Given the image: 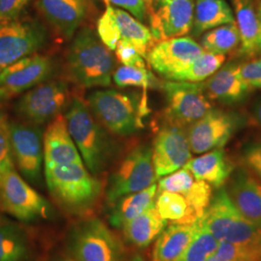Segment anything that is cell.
Returning a JSON list of instances; mask_svg holds the SVG:
<instances>
[{"mask_svg": "<svg viewBox=\"0 0 261 261\" xmlns=\"http://www.w3.org/2000/svg\"><path fill=\"white\" fill-rule=\"evenodd\" d=\"M152 261H161L160 259H158L157 257H155V256H153V260Z\"/></svg>", "mask_w": 261, "mask_h": 261, "instance_id": "cell-50", "label": "cell"}, {"mask_svg": "<svg viewBox=\"0 0 261 261\" xmlns=\"http://www.w3.org/2000/svg\"><path fill=\"white\" fill-rule=\"evenodd\" d=\"M224 60L225 56L203 51L184 72L175 77L174 82H202L207 77L214 75L224 64Z\"/></svg>", "mask_w": 261, "mask_h": 261, "instance_id": "cell-33", "label": "cell"}, {"mask_svg": "<svg viewBox=\"0 0 261 261\" xmlns=\"http://www.w3.org/2000/svg\"><path fill=\"white\" fill-rule=\"evenodd\" d=\"M114 15L122 40L130 43L143 58H146L156 40L151 30L140 20L122 9L114 8Z\"/></svg>", "mask_w": 261, "mask_h": 261, "instance_id": "cell-29", "label": "cell"}, {"mask_svg": "<svg viewBox=\"0 0 261 261\" xmlns=\"http://www.w3.org/2000/svg\"><path fill=\"white\" fill-rule=\"evenodd\" d=\"M29 255L28 237L19 225L0 224V261H25Z\"/></svg>", "mask_w": 261, "mask_h": 261, "instance_id": "cell-31", "label": "cell"}, {"mask_svg": "<svg viewBox=\"0 0 261 261\" xmlns=\"http://www.w3.org/2000/svg\"><path fill=\"white\" fill-rule=\"evenodd\" d=\"M144 1H145L146 8H147V13H148V11L151 9V7H152V5H153V3H154L155 0H144Z\"/></svg>", "mask_w": 261, "mask_h": 261, "instance_id": "cell-47", "label": "cell"}, {"mask_svg": "<svg viewBox=\"0 0 261 261\" xmlns=\"http://www.w3.org/2000/svg\"><path fill=\"white\" fill-rule=\"evenodd\" d=\"M203 51L201 46L192 38H171L157 42L146 59L159 75L168 81H174Z\"/></svg>", "mask_w": 261, "mask_h": 261, "instance_id": "cell-12", "label": "cell"}, {"mask_svg": "<svg viewBox=\"0 0 261 261\" xmlns=\"http://www.w3.org/2000/svg\"><path fill=\"white\" fill-rule=\"evenodd\" d=\"M225 188H220L213 195L203 217L199 220L206 229L222 242L230 225L240 216Z\"/></svg>", "mask_w": 261, "mask_h": 261, "instance_id": "cell-23", "label": "cell"}, {"mask_svg": "<svg viewBox=\"0 0 261 261\" xmlns=\"http://www.w3.org/2000/svg\"><path fill=\"white\" fill-rule=\"evenodd\" d=\"M65 118L84 166L93 175L99 174L112 160L114 152L112 139L89 106L79 98L70 103Z\"/></svg>", "mask_w": 261, "mask_h": 261, "instance_id": "cell-1", "label": "cell"}, {"mask_svg": "<svg viewBox=\"0 0 261 261\" xmlns=\"http://www.w3.org/2000/svg\"><path fill=\"white\" fill-rule=\"evenodd\" d=\"M240 67V75L251 89H261V58L252 59Z\"/></svg>", "mask_w": 261, "mask_h": 261, "instance_id": "cell-40", "label": "cell"}, {"mask_svg": "<svg viewBox=\"0 0 261 261\" xmlns=\"http://www.w3.org/2000/svg\"><path fill=\"white\" fill-rule=\"evenodd\" d=\"M168 225L157 211L155 203L143 213L125 224L122 229L127 242L140 249L148 247L155 241Z\"/></svg>", "mask_w": 261, "mask_h": 261, "instance_id": "cell-25", "label": "cell"}, {"mask_svg": "<svg viewBox=\"0 0 261 261\" xmlns=\"http://www.w3.org/2000/svg\"><path fill=\"white\" fill-rule=\"evenodd\" d=\"M53 70L47 56L31 55L21 58L0 72V91L8 98L45 82Z\"/></svg>", "mask_w": 261, "mask_h": 261, "instance_id": "cell-16", "label": "cell"}, {"mask_svg": "<svg viewBox=\"0 0 261 261\" xmlns=\"http://www.w3.org/2000/svg\"><path fill=\"white\" fill-rule=\"evenodd\" d=\"M155 207L160 216L171 224H193L199 220L180 194L171 192H158Z\"/></svg>", "mask_w": 261, "mask_h": 261, "instance_id": "cell-30", "label": "cell"}, {"mask_svg": "<svg viewBox=\"0 0 261 261\" xmlns=\"http://www.w3.org/2000/svg\"><path fill=\"white\" fill-rule=\"evenodd\" d=\"M196 178L188 168L183 167L167 176L160 178L158 183V192H171L184 195L187 191L193 186Z\"/></svg>", "mask_w": 261, "mask_h": 261, "instance_id": "cell-38", "label": "cell"}, {"mask_svg": "<svg viewBox=\"0 0 261 261\" xmlns=\"http://www.w3.org/2000/svg\"><path fill=\"white\" fill-rule=\"evenodd\" d=\"M70 93L65 83L48 81L28 90L16 105V112L33 125L51 121L69 106Z\"/></svg>", "mask_w": 261, "mask_h": 261, "instance_id": "cell-9", "label": "cell"}, {"mask_svg": "<svg viewBox=\"0 0 261 261\" xmlns=\"http://www.w3.org/2000/svg\"><path fill=\"white\" fill-rule=\"evenodd\" d=\"M191 159L192 150L183 128L167 124L159 130L152 148V161L157 179L185 167Z\"/></svg>", "mask_w": 261, "mask_h": 261, "instance_id": "cell-14", "label": "cell"}, {"mask_svg": "<svg viewBox=\"0 0 261 261\" xmlns=\"http://www.w3.org/2000/svg\"><path fill=\"white\" fill-rule=\"evenodd\" d=\"M69 75L84 87L110 86L115 68V58L92 29L79 31L69 48Z\"/></svg>", "mask_w": 261, "mask_h": 261, "instance_id": "cell-3", "label": "cell"}, {"mask_svg": "<svg viewBox=\"0 0 261 261\" xmlns=\"http://www.w3.org/2000/svg\"><path fill=\"white\" fill-rule=\"evenodd\" d=\"M44 164L46 167L84 163L72 139L65 115L59 114L49 122L43 137Z\"/></svg>", "mask_w": 261, "mask_h": 261, "instance_id": "cell-19", "label": "cell"}, {"mask_svg": "<svg viewBox=\"0 0 261 261\" xmlns=\"http://www.w3.org/2000/svg\"><path fill=\"white\" fill-rule=\"evenodd\" d=\"M243 162L249 171L261 180V142L252 143L245 149Z\"/></svg>", "mask_w": 261, "mask_h": 261, "instance_id": "cell-41", "label": "cell"}, {"mask_svg": "<svg viewBox=\"0 0 261 261\" xmlns=\"http://www.w3.org/2000/svg\"><path fill=\"white\" fill-rule=\"evenodd\" d=\"M114 84L119 87H141L148 89L157 87L159 82L147 69L122 65L112 75Z\"/></svg>", "mask_w": 261, "mask_h": 261, "instance_id": "cell-35", "label": "cell"}, {"mask_svg": "<svg viewBox=\"0 0 261 261\" xmlns=\"http://www.w3.org/2000/svg\"><path fill=\"white\" fill-rule=\"evenodd\" d=\"M236 119L220 111H210L186 130L190 147L195 154L223 148L236 130Z\"/></svg>", "mask_w": 261, "mask_h": 261, "instance_id": "cell-15", "label": "cell"}, {"mask_svg": "<svg viewBox=\"0 0 261 261\" xmlns=\"http://www.w3.org/2000/svg\"><path fill=\"white\" fill-rule=\"evenodd\" d=\"M253 113H254V117H255L256 121L261 127V100L255 105Z\"/></svg>", "mask_w": 261, "mask_h": 261, "instance_id": "cell-44", "label": "cell"}, {"mask_svg": "<svg viewBox=\"0 0 261 261\" xmlns=\"http://www.w3.org/2000/svg\"><path fill=\"white\" fill-rule=\"evenodd\" d=\"M8 97L0 91V177L11 168H15L10 144V121L4 103Z\"/></svg>", "mask_w": 261, "mask_h": 261, "instance_id": "cell-36", "label": "cell"}, {"mask_svg": "<svg viewBox=\"0 0 261 261\" xmlns=\"http://www.w3.org/2000/svg\"><path fill=\"white\" fill-rule=\"evenodd\" d=\"M199 223L171 224L156 239L153 256L161 261H178L193 241Z\"/></svg>", "mask_w": 261, "mask_h": 261, "instance_id": "cell-24", "label": "cell"}, {"mask_svg": "<svg viewBox=\"0 0 261 261\" xmlns=\"http://www.w3.org/2000/svg\"><path fill=\"white\" fill-rule=\"evenodd\" d=\"M227 193L245 220L261 225V180L249 170L234 173Z\"/></svg>", "mask_w": 261, "mask_h": 261, "instance_id": "cell-20", "label": "cell"}, {"mask_svg": "<svg viewBox=\"0 0 261 261\" xmlns=\"http://www.w3.org/2000/svg\"><path fill=\"white\" fill-rule=\"evenodd\" d=\"M43 132L38 125L10 122V144L14 164L22 176L39 184L44 162Z\"/></svg>", "mask_w": 261, "mask_h": 261, "instance_id": "cell-10", "label": "cell"}, {"mask_svg": "<svg viewBox=\"0 0 261 261\" xmlns=\"http://www.w3.org/2000/svg\"><path fill=\"white\" fill-rule=\"evenodd\" d=\"M30 0H0V21L6 22L16 19Z\"/></svg>", "mask_w": 261, "mask_h": 261, "instance_id": "cell-42", "label": "cell"}, {"mask_svg": "<svg viewBox=\"0 0 261 261\" xmlns=\"http://www.w3.org/2000/svg\"><path fill=\"white\" fill-rule=\"evenodd\" d=\"M88 103L103 127L118 136H129L140 130L142 119L148 113L145 95L137 92L97 90L88 96Z\"/></svg>", "mask_w": 261, "mask_h": 261, "instance_id": "cell-4", "label": "cell"}, {"mask_svg": "<svg viewBox=\"0 0 261 261\" xmlns=\"http://www.w3.org/2000/svg\"><path fill=\"white\" fill-rule=\"evenodd\" d=\"M112 5L119 6L130 12V15L139 20H143L147 15V8L144 0H106Z\"/></svg>", "mask_w": 261, "mask_h": 261, "instance_id": "cell-43", "label": "cell"}, {"mask_svg": "<svg viewBox=\"0 0 261 261\" xmlns=\"http://www.w3.org/2000/svg\"><path fill=\"white\" fill-rule=\"evenodd\" d=\"M200 43L204 51L222 56L230 54L240 45V35L236 23L224 24L206 31Z\"/></svg>", "mask_w": 261, "mask_h": 261, "instance_id": "cell-32", "label": "cell"}, {"mask_svg": "<svg viewBox=\"0 0 261 261\" xmlns=\"http://www.w3.org/2000/svg\"><path fill=\"white\" fill-rule=\"evenodd\" d=\"M219 243L214 236L199 223V228L196 236L178 261H206L210 255L216 253Z\"/></svg>", "mask_w": 261, "mask_h": 261, "instance_id": "cell-34", "label": "cell"}, {"mask_svg": "<svg viewBox=\"0 0 261 261\" xmlns=\"http://www.w3.org/2000/svg\"><path fill=\"white\" fill-rule=\"evenodd\" d=\"M130 261H146V260H145V259H144V258H143V257H142V256H141V255H139V254H138V255H135V256H134V257H133V258H132V259H130Z\"/></svg>", "mask_w": 261, "mask_h": 261, "instance_id": "cell-48", "label": "cell"}, {"mask_svg": "<svg viewBox=\"0 0 261 261\" xmlns=\"http://www.w3.org/2000/svg\"><path fill=\"white\" fill-rule=\"evenodd\" d=\"M203 88L209 99L222 103H238L251 90L240 75L239 65H228L211 75Z\"/></svg>", "mask_w": 261, "mask_h": 261, "instance_id": "cell-22", "label": "cell"}, {"mask_svg": "<svg viewBox=\"0 0 261 261\" xmlns=\"http://www.w3.org/2000/svg\"><path fill=\"white\" fill-rule=\"evenodd\" d=\"M36 6L57 31L70 39L87 17L91 0H36Z\"/></svg>", "mask_w": 261, "mask_h": 261, "instance_id": "cell-18", "label": "cell"}, {"mask_svg": "<svg viewBox=\"0 0 261 261\" xmlns=\"http://www.w3.org/2000/svg\"><path fill=\"white\" fill-rule=\"evenodd\" d=\"M234 19L240 35L241 51L252 55L257 50V42L260 29L258 4L253 0H231Z\"/></svg>", "mask_w": 261, "mask_h": 261, "instance_id": "cell-26", "label": "cell"}, {"mask_svg": "<svg viewBox=\"0 0 261 261\" xmlns=\"http://www.w3.org/2000/svg\"><path fill=\"white\" fill-rule=\"evenodd\" d=\"M258 16H259V21H260V29H259L258 42H257V50L261 51V1L258 3Z\"/></svg>", "mask_w": 261, "mask_h": 261, "instance_id": "cell-45", "label": "cell"}, {"mask_svg": "<svg viewBox=\"0 0 261 261\" xmlns=\"http://www.w3.org/2000/svg\"><path fill=\"white\" fill-rule=\"evenodd\" d=\"M56 261H76L75 258L74 259H72V258H63V259H59V260Z\"/></svg>", "mask_w": 261, "mask_h": 261, "instance_id": "cell-49", "label": "cell"}, {"mask_svg": "<svg viewBox=\"0 0 261 261\" xmlns=\"http://www.w3.org/2000/svg\"><path fill=\"white\" fill-rule=\"evenodd\" d=\"M162 89L167 100V124L189 127L212 110L203 84L169 81L162 84Z\"/></svg>", "mask_w": 261, "mask_h": 261, "instance_id": "cell-7", "label": "cell"}, {"mask_svg": "<svg viewBox=\"0 0 261 261\" xmlns=\"http://www.w3.org/2000/svg\"><path fill=\"white\" fill-rule=\"evenodd\" d=\"M76 261H122L123 247L117 237L98 219L76 224L70 236Z\"/></svg>", "mask_w": 261, "mask_h": 261, "instance_id": "cell-5", "label": "cell"}, {"mask_svg": "<svg viewBox=\"0 0 261 261\" xmlns=\"http://www.w3.org/2000/svg\"><path fill=\"white\" fill-rule=\"evenodd\" d=\"M0 202L4 210L23 222L47 219L51 206L19 175L11 168L0 177Z\"/></svg>", "mask_w": 261, "mask_h": 261, "instance_id": "cell-8", "label": "cell"}, {"mask_svg": "<svg viewBox=\"0 0 261 261\" xmlns=\"http://www.w3.org/2000/svg\"><path fill=\"white\" fill-rule=\"evenodd\" d=\"M196 180L208 183L212 188L220 189L229 179L234 167L223 148L211 150L199 157L191 159L185 166Z\"/></svg>", "mask_w": 261, "mask_h": 261, "instance_id": "cell-21", "label": "cell"}, {"mask_svg": "<svg viewBox=\"0 0 261 261\" xmlns=\"http://www.w3.org/2000/svg\"><path fill=\"white\" fill-rule=\"evenodd\" d=\"M194 0H155L148 11L150 28L156 42L184 37L192 31Z\"/></svg>", "mask_w": 261, "mask_h": 261, "instance_id": "cell-13", "label": "cell"}, {"mask_svg": "<svg viewBox=\"0 0 261 261\" xmlns=\"http://www.w3.org/2000/svg\"><path fill=\"white\" fill-rule=\"evenodd\" d=\"M97 33L103 45L111 50H114L121 40L120 30L114 15V7L110 4L107 5V9L98 20Z\"/></svg>", "mask_w": 261, "mask_h": 261, "instance_id": "cell-37", "label": "cell"}, {"mask_svg": "<svg viewBox=\"0 0 261 261\" xmlns=\"http://www.w3.org/2000/svg\"><path fill=\"white\" fill-rule=\"evenodd\" d=\"M156 181L152 148L147 145L138 146L123 159L110 178L107 189L108 201L114 203L122 196L140 192Z\"/></svg>", "mask_w": 261, "mask_h": 261, "instance_id": "cell-6", "label": "cell"}, {"mask_svg": "<svg viewBox=\"0 0 261 261\" xmlns=\"http://www.w3.org/2000/svg\"><path fill=\"white\" fill-rule=\"evenodd\" d=\"M235 22L233 12L225 0H196L192 32L198 37L215 28Z\"/></svg>", "mask_w": 261, "mask_h": 261, "instance_id": "cell-28", "label": "cell"}, {"mask_svg": "<svg viewBox=\"0 0 261 261\" xmlns=\"http://www.w3.org/2000/svg\"><path fill=\"white\" fill-rule=\"evenodd\" d=\"M46 40V31L38 22L0 21V72L19 59L34 55Z\"/></svg>", "mask_w": 261, "mask_h": 261, "instance_id": "cell-11", "label": "cell"}, {"mask_svg": "<svg viewBox=\"0 0 261 261\" xmlns=\"http://www.w3.org/2000/svg\"><path fill=\"white\" fill-rule=\"evenodd\" d=\"M206 261H228L225 260V259H223V258H221V257H219L216 253L214 254H212V255H210L208 258H207V260Z\"/></svg>", "mask_w": 261, "mask_h": 261, "instance_id": "cell-46", "label": "cell"}, {"mask_svg": "<svg viewBox=\"0 0 261 261\" xmlns=\"http://www.w3.org/2000/svg\"><path fill=\"white\" fill-rule=\"evenodd\" d=\"M216 254L228 261H261V225L240 215L230 225Z\"/></svg>", "mask_w": 261, "mask_h": 261, "instance_id": "cell-17", "label": "cell"}, {"mask_svg": "<svg viewBox=\"0 0 261 261\" xmlns=\"http://www.w3.org/2000/svg\"><path fill=\"white\" fill-rule=\"evenodd\" d=\"M45 178L51 196L72 214L89 211L102 193L101 182L84 163L46 167Z\"/></svg>", "mask_w": 261, "mask_h": 261, "instance_id": "cell-2", "label": "cell"}, {"mask_svg": "<svg viewBox=\"0 0 261 261\" xmlns=\"http://www.w3.org/2000/svg\"><path fill=\"white\" fill-rule=\"evenodd\" d=\"M115 56L122 65L147 69L144 58L140 56L135 47L125 40H120L114 49Z\"/></svg>", "mask_w": 261, "mask_h": 261, "instance_id": "cell-39", "label": "cell"}, {"mask_svg": "<svg viewBox=\"0 0 261 261\" xmlns=\"http://www.w3.org/2000/svg\"><path fill=\"white\" fill-rule=\"evenodd\" d=\"M157 194L158 184L155 183L140 192L118 198L112 203L113 207L110 214V223L114 227L122 228L125 224L153 205Z\"/></svg>", "mask_w": 261, "mask_h": 261, "instance_id": "cell-27", "label": "cell"}]
</instances>
